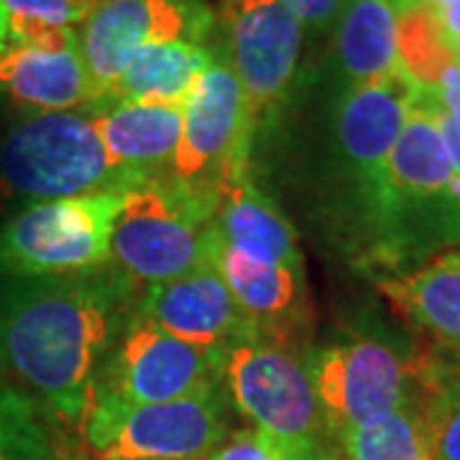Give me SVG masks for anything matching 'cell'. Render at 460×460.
I'll list each match as a JSON object with an SVG mask.
<instances>
[{
    "label": "cell",
    "mask_w": 460,
    "mask_h": 460,
    "mask_svg": "<svg viewBox=\"0 0 460 460\" xmlns=\"http://www.w3.org/2000/svg\"><path fill=\"white\" fill-rule=\"evenodd\" d=\"M220 384L223 350L184 343L146 317L133 314L100 366L95 392L156 404L210 394Z\"/></svg>",
    "instance_id": "9"
},
{
    "label": "cell",
    "mask_w": 460,
    "mask_h": 460,
    "mask_svg": "<svg viewBox=\"0 0 460 460\" xmlns=\"http://www.w3.org/2000/svg\"><path fill=\"white\" fill-rule=\"evenodd\" d=\"M253 126L246 95L226 57H215L184 102V128L169 177L220 202L228 181L248 169Z\"/></svg>",
    "instance_id": "8"
},
{
    "label": "cell",
    "mask_w": 460,
    "mask_h": 460,
    "mask_svg": "<svg viewBox=\"0 0 460 460\" xmlns=\"http://www.w3.org/2000/svg\"><path fill=\"white\" fill-rule=\"evenodd\" d=\"M422 425L432 460H460V399L445 392H428Z\"/></svg>",
    "instance_id": "26"
},
{
    "label": "cell",
    "mask_w": 460,
    "mask_h": 460,
    "mask_svg": "<svg viewBox=\"0 0 460 460\" xmlns=\"http://www.w3.org/2000/svg\"><path fill=\"white\" fill-rule=\"evenodd\" d=\"M215 54L192 41L148 44L131 59L115 87L100 102H141L184 108ZM98 105V102H95Z\"/></svg>",
    "instance_id": "21"
},
{
    "label": "cell",
    "mask_w": 460,
    "mask_h": 460,
    "mask_svg": "<svg viewBox=\"0 0 460 460\" xmlns=\"http://www.w3.org/2000/svg\"><path fill=\"white\" fill-rule=\"evenodd\" d=\"M332 65L341 90L399 69V16L392 0H343L332 23Z\"/></svg>",
    "instance_id": "19"
},
{
    "label": "cell",
    "mask_w": 460,
    "mask_h": 460,
    "mask_svg": "<svg viewBox=\"0 0 460 460\" xmlns=\"http://www.w3.org/2000/svg\"><path fill=\"white\" fill-rule=\"evenodd\" d=\"M399 16V66L417 83L420 90H429L440 72L456 57L447 49L438 23L429 11H402Z\"/></svg>",
    "instance_id": "24"
},
{
    "label": "cell",
    "mask_w": 460,
    "mask_h": 460,
    "mask_svg": "<svg viewBox=\"0 0 460 460\" xmlns=\"http://www.w3.org/2000/svg\"><path fill=\"white\" fill-rule=\"evenodd\" d=\"M210 263L253 328L289 335V328H296L307 314L305 274L299 266L256 261L215 238L210 241Z\"/></svg>",
    "instance_id": "17"
},
{
    "label": "cell",
    "mask_w": 460,
    "mask_h": 460,
    "mask_svg": "<svg viewBox=\"0 0 460 460\" xmlns=\"http://www.w3.org/2000/svg\"><path fill=\"white\" fill-rule=\"evenodd\" d=\"M118 271L51 279L0 277V366L59 420L83 422L100 366L133 314Z\"/></svg>",
    "instance_id": "1"
},
{
    "label": "cell",
    "mask_w": 460,
    "mask_h": 460,
    "mask_svg": "<svg viewBox=\"0 0 460 460\" xmlns=\"http://www.w3.org/2000/svg\"><path fill=\"white\" fill-rule=\"evenodd\" d=\"M95 115L102 146L115 164L144 181L164 180L172 172L184 128V108L141 102H98Z\"/></svg>",
    "instance_id": "16"
},
{
    "label": "cell",
    "mask_w": 460,
    "mask_h": 460,
    "mask_svg": "<svg viewBox=\"0 0 460 460\" xmlns=\"http://www.w3.org/2000/svg\"><path fill=\"white\" fill-rule=\"evenodd\" d=\"M453 174L456 169L450 164L435 113L425 100V93L420 90V98L414 102L386 164V190L376 215L378 228L392 233L396 223L410 213L411 205L453 202Z\"/></svg>",
    "instance_id": "15"
},
{
    "label": "cell",
    "mask_w": 460,
    "mask_h": 460,
    "mask_svg": "<svg viewBox=\"0 0 460 460\" xmlns=\"http://www.w3.org/2000/svg\"><path fill=\"white\" fill-rule=\"evenodd\" d=\"M425 93V90H422ZM425 100L429 102V108H432V113H435V120H438V128H440V136H443V144L447 148V156H450V164L453 169L460 174V128L447 118V115L429 100V95L425 93Z\"/></svg>",
    "instance_id": "31"
},
{
    "label": "cell",
    "mask_w": 460,
    "mask_h": 460,
    "mask_svg": "<svg viewBox=\"0 0 460 460\" xmlns=\"http://www.w3.org/2000/svg\"><path fill=\"white\" fill-rule=\"evenodd\" d=\"M378 287L445 356L460 358V253H445L410 274L386 277Z\"/></svg>",
    "instance_id": "20"
},
{
    "label": "cell",
    "mask_w": 460,
    "mask_h": 460,
    "mask_svg": "<svg viewBox=\"0 0 460 460\" xmlns=\"http://www.w3.org/2000/svg\"><path fill=\"white\" fill-rule=\"evenodd\" d=\"M210 26L213 13L199 0H93L77 39L98 102L144 47L162 41L202 44Z\"/></svg>",
    "instance_id": "11"
},
{
    "label": "cell",
    "mask_w": 460,
    "mask_h": 460,
    "mask_svg": "<svg viewBox=\"0 0 460 460\" xmlns=\"http://www.w3.org/2000/svg\"><path fill=\"white\" fill-rule=\"evenodd\" d=\"M146 181L120 169L102 146L90 108L21 118L0 141V205L83 195H128Z\"/></svg>",
    "instance_id": "2"
},
{
    "label": "cell",
    "mask_w": 460,
    "mask_h": 460,
    "mask_svg": "<svg viewBox=\"0 0 460 460\" xmlns=\"http://www.w3.org/2000/svg\"><path fill=\"white\" fill-rule=\"evenodd\" d=\"M208 460H281L279 450L259 429L248 428L228 435Z\"/></svg>",
    "instance_id": "27"
},
{
    "label": "cell",
    "mask_w": 460,
    "mask_h": 460,
    "mask_svg": "<svg viewBox=\"0 0 460 460\" xmlns=\"http://www.w3.org/2000/svg\"><path fill=\"white\" fill-rule=\"evenodd\" d=\"M228 65L246 95L251 126L277 118L296 83L305 26L284 0H223Z\"/></svg>",
    "instance_id": "10"
},
{
    "label": "cell",
    "mask_w": 460,
    "mask_h": 460,
    "mask_svg": "<svg viewBox=\"0 0 460 460\" xmlns=\"http://www.w3.org/2000/svg\"><path fill=\"white\" fill-rule=\"evenodd\" d=\"M126 195H83L26 205L0 226V277H80L111 261V235Z\"/></svg>",
    "instance_id": "6"
},
{
    "label": "cell",
    "mask_w": 460,
    "mask_h": 460,
    "mask_svg": "<svg viewBox=\"0 0 460 460\" xmlns=\"http://www.w3.org/2000/svg\"><path fill=\"white\" fill-rule=\"evenodd\" d=\"M429 100L460 128V62L453 59L438 77V83L425 90Z\"/></svg>",
    "instance_id": "30"
},
{
    "label": "cell",
    "mask_w": 460,
    "mask_h": 460,
    "mask_svg": "<svg viewBox=\"0 0 460 460\" xmlns=\"http://www.w3.org/2000/svg\"><path fill=\"white\" fill-rule=\"evenodd\" d=\"M417 98L420 87L399 66L381 80L341 90L335 102L332 138L338 159L348 177L356 181L363 205L374 220L386 190V164L392 148Z\"/></svg>",
    "instance_id": "12"
},
{
    "label": "cell",
    "mask_w": 460,
    "mask_h": 460,
    "mask_svg": "<svg viewBox=\"0 0 460 460\" xmlns=\"http://www.w3.org/2000/svg\"><path fill=\"white\" fill-rule=\"evenodd\" d=\"M420 384L428 392H445L460 399V358L440 356V358L420 363Z\"/></svg>",
    "instance_id": "28"
},
{
    "label": "cell",
    "mask_w": 460,
    "mask_h": 460,
    "mask_svg": "<svg viewBox=\"0 0 460 460\" xmlns=\"http://www.w3.org/2000/svg\"><path fill=\"white\" fill-rule=\"evenodd\" d=\"M341 443L345 460H432L422 410L414 404L350 428Z\"/></svg>",
    "instance_id": "22"
},
{
    "label": "cell",
    "mask_w": 460,
    "mask_h": 460,
    "mask_svg": "<svg viewBox=\"0 0 460 460\" xmlns=\"http://www.w3.org/2000/svg\"><path fill=\"white\" fill-rule=\"evenodd\" d=\"M0 115H3V95H0Z\"/></svg>",
    "instance_id": "36"
},
{
    "label": "cell",
    "mask_w": 460,
    "mask_h": 460,
    "mask_svg": "<svg viewBox=\"0 0 460 460\" xmlns=\"http://www.w3.org/2000/svg\"><path fill=\"white\" fill-rule=\"evenodd\" d=\"M11 47V39H8V13L0 3V57L5 54V49Z\"/></svg>",
    "instance_id": "34"
},
{
    "label": "cell",
    "mask_w": 460,
    "mask_h": 460,
    "mask_svg": "<svg viewBox=\"0 0 460 460\" xmlns=\"http://www.w3.org/2000/svg\"><path fill=\"white\" fill-rule=\"evenodd\" d=\"M310 376L330 435L410 407L420 366L386 335H348L313 353Z\"/></svg>",
    "instance_id": "7"
},
{
    "label": "cell",
    "mask_w": 460,
    "mask_h": 460,
    "mask_svg": "<svg viewBox=\"0 0 460 460\" xmlns=\"http://www.w3.org/2000/svg\"><path fill=\"white\" fill-rule=\"evenodd\" d=\"M8 13L13 44H44L59 33L80 29L93 0H0Z\"/></svg>",
    "instance_id": "25"
},
{
    "label": "cell",
    "mask_w": 460,
    "mask_h": 460,
    "mask_svg": "<svg viewBox=\"0 0 460 460\" xmlns=\"http://www.w3.org/2000/svg\"><path fill=\"white\" fill-rule=\"evenodd\" d=\"M0 460H62L39 399L0 381Z\"/></svg>",
    "instance_id": "23"
},
{
    "label": "cell",
    "mask_w": 460,
    "mask_h": 460,
    "mask_svg": "<svg viewBox=\"0 0 460 460\" xmlns=\"http://www.w3.org/2000/svg\"><path fill=\"white\" fill-rule=\"evenodd\" d=\"M453 57H456V59L460 62V47H456V49H453Z\"/></svg>",
    "instance_id": "35"
},
{
    "label": "cell",
    "mask_w": 460,
    "mask_h": 460,
    "mask_svg": "<svg viewBox=\"0 0 460 460\" xmlns=\"http://www.w3.org/2000/svg\"><path fill=\"white\" fill-rule=\"evenodd\" d=\"M80 432L98 460H208L228 438L223 392L138 404L93 394Z\"/></svg>",
    "instance_id": "5"
},
{
    "label": "cell",
    "mask_w": 460,
    "mask_h": 460,
    "mask_svg": "<svg viewBox=\"0 0 460 460\" xmlns=\"http://www.w3.org/2000/svg\"><path fill=\"white\" fill-rule=\"evenodd\" d=\"M0 95L33 113H66L98 102L77 29L44 44H13L0 57Z\"/></svg>",
    "instance_id": "14"
},
{
    "label": "cell",
    "mask_w": 460,
    "mask_h": 460,
    "mask_svg": "<svg viewBox=\"0 0 460 460\" xmlns=\"http://www.w3.org/2000/svg\"><path fill=\"white\" fill-rule=\"evenodd\" d=\"M213 238L256 261L302 269L296 233L277 202L261 192L246 172L228 181L213 215Z\"/></svg>",
    "instance_id": "18"
},
{
    "label": "cell",
    "mask_w": 460,
    "mask_h": 460,
    "mask_svg": "<svg viewBox=\"0 0 460 460\" xmlns=\"http://www.w3.org/2000/svg\"><path fill=\"white\" fill-rule=\"evenodd\" d=\"M392 3H394L396 13H402V11H429V13H435V11L447 8V5L460 3V0H392Z\"/></svg>",
    "instance_id": "33"
},
{
    "label": "cell",
    "mask_w": 460,
    "mask_h": 460,
    "mask_svg": "<svg viewBox=\"0 0 460 460\" xmlns=\"http://www.w3.org/2000/svg\"><path fill=\"white\" fill-rule=\"evenodd\" d=\"M223 384L235 410L266 435L281 460L325 458V420L310 363L287 335L251 328L223 350Z\"/></svg>",
    "instance_id": "3"
},
{
    "label": "cell",
    "mask_w": 460,
    "mask_h": 460,
    "mask_svg": "<svg viewBox=\"0 0 460 460\" xmlns=\"http://www.w3.org/2000/svg\"><path fill=\"white\" fill-rule=\"evenodd\" d=\"M284 5L302 21L305 31H330L343 0H284Z\"/></svg>",
    "instance_id": "29"
},
{
    "label": "cell",
    "mask_w": 460,
    "mask_h": 460,
    "mask_svg": "<svg viewBox=\"0 0 460 460\" xmlns=\"http://www.w3.org/2000/svg\"><path fill=\"white\" fill-rule=\"evenodd\" d=\"M136 314L184 343L213 350H226L251 328L213 263H202L177 279L151 284L138 299Z\"/></svg>",
    "instance_id": "13"
},
{
    "label": "cell",
    "mask_w": 460,
    "mask_h": 460,
    "mask_svg": "<svg viewBox=\"0 0 460 460\" xmlns=\"http://www.w3.org/2000/svg\"><path fill=\"white\" fill-rule=\"evenodd\" d=\"M435 23H438V31L443 36V41L447 44V49L453 51L460 47V3H453L447 8H440L432 13Z\"/></svg>",
    "instance_id": "32"
},
{
    "label": "cell",
    "mask_w": 460,
    "mask_h": 460,
    "mask_svg": "<svg viewBox=\"0 0 460 460\" xmlns=\"http://www.w3.org/2000/svg\"><path fill=\"white\" fill-rule=\"evenodd\" d=\"M217 205L172 177L131 190L115 217L111 261L136 284H162L210 263Z\"/></svg>",
    "instance_id": "4"
}]
</instances>
